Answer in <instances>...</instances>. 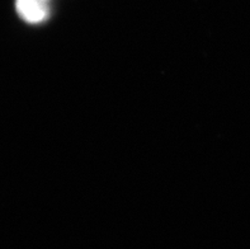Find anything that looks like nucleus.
<instances>
[{"label":"nucleus","instance_id":"1","mask_svg":"<svg viewBox=\"0 0 250 249\" xmlns=\"http://www.w3.org/2000/svg\"><path fill=\"white\" fill-rule=\"evenodd\" d=\"M17 10L28 22H41L46 17V5L43 0H17Z\"/></svg>","mask_w":250,"mask_h":249}]
</instances>
